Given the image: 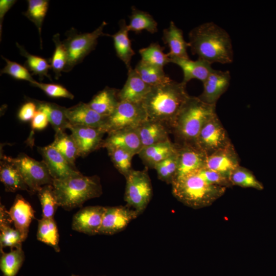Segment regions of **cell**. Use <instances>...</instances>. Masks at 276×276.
<instances>
[{
    "mask_svg": "<svg viewBox=\"0 0 276 276\" xmlns=\"http://www.w3.org/2000/svg\"><path fill=\"white\" fill-rule=\"evenodd\" d=\"M191 52L210 64L231 63L234 52L231 37L222 28L213 22L202 24L189 33Z\"/></svg>",
    "mask_w": 276,
    "mask_h": 276,
    "instance_id": "1",
    "label": "cell"
},
{
    "mask_svg": "<svg viewBox=\"0 0 276 276\" xmlns=\"http://www.w3.org/2000/svg\"><path fill=\"white\" fill-rule=\"evenodd\" d=\"M186 85L173 80L170 82L152 87L142 105L148 120L171 125L181 107L190 96Z\"/></svg>",
    "mask_w": 276,
    "mask_h": 276,
    "instance_id": "2",
    "label": "cell"
},
{
    "mask_svg": "<svg viewBox=\"0 0 276 276\" xmlns=\"http://www.w3.org/2000/svg\"><path fill=\"white\" fill-rule=\"evenodd\" d=\"M52 185L59 206L66 211L81 207L85 201L102 193L100 179L97 175L87 176L81 173L63 179H54Z\"/></svg>",
    "mask_w": 276,
    "mask_h": 276,
    "instance_id": "3",
    "label": "cell"
},
{
    "mask_svg": "<svg viewBox=\"0 0 276 276\" xmlns=\"http://www.w3.org/2000/svg\"><path fill=\"white\" fill-rule=\"evenodd\" d=\"M171 185L174 197L193 209L211 205L224 194L226 189L209 183L199 174L197 170L175 179Z\"/></svg>",
    "mask_w": 276,
    "mask_h": 276,
    "instance_id": "4",
    "label": "cell"
},
{
    "mask_svg": "<svg viewBox=\"0 0 276 276\" xmlns=\"http://www.w3.org/2000/svg\"><path fill=\"white\" fill-rule=\"evenodd\" d=\"M216 113V105L207 104L198 97L190 96L171 125L183 144L195 145L204 125Z\"/></svg>",
    "mask_w": 276,
    "mask_h": 276,
    "instance_id": "5",
    "label": "cell"
},
{
    "mask_svg": "<svg viewBox=\"0 0 276 276\" xmlns=\"http://www.w3.org/2000/svg\"><path fill=\"white\" fill-rule=\"evenodd\" d=\"M106 25L103 21L96 30L89 33H78L73 29L68 32L67 38L63 41L67 53V62L64 72L72 70L95 49L98 38L106 35L103 29Z\"/></svg>",
    "mask_w": 276,
    "mask_h": 276,
    "instance_id": "6",
    "label": "cell"
},
{
    "mask_svg": "<svg viewBox=\"0 0 276 276\" xmlns=\"http://www.w3.org/2000/svg\"><path fill=\"white\" fill-rule=\"evenodd\" d=\"M2 158L17 169L31 194L37 193L44 185L53 183V179L43 161L36 160L25 153H20L16 157L3 155Z\"/></svg>",
    "mask_w": 276,
    "mask_h": 276,
    "instance_id": "7",
    "label": "cell"
},
{
    "mask_svg": "<svg viewBox=\"0 0 276 276\" xmlns=\"http://www.w3.org/2000/svg\"><path fill=\"white\" fill-rule=\"evenodd\" d=\"M125 178L124 200L126 205L140 215L144 212L152 197L150 178L146 170H132Z\"/></svg>",
    "mask_w": 276,
    "mask_h": 276,
    "instance_id": "8",
    "label": "cell"
},
{
    "mask_svg": "<svg viewBox=\"0 0 276 276\" xmlns=\"http://www.w3.org/2000/svg\"><path fill=\"white\" fill-rule=\"evenodd\" d=\"M148 120L142 103L119 101L112 114L108 117L105 133L126 128H136Z\"/></svg>",
    "mask_w": 276,
    "mask_h": 276,
    "instance_id": "9",
    "label": "cell"
},
{
    "mask_svg": "<svg viewBox=\"0 0 276 276\" xmlns=\"http://www.w3.org/2000/svg\"><path fill=\"white\" fill-rule=\"evenodd\" d=\"M231 143L226 130L216 113L204 125L195 145L209 155Z\"/></svg>",
    "mask_w": 276,
    "mask_h": 276,
    "instance_id": "10",
    "label": "cell"
},
{
    "mask_svg": "<svg viewBox=\"0 0 276 276\" xmlns=\"http://www.w3.org/2000/svg\"><path fill=\"white\" fill-rule=\"evenodd\" d=\"M139 214L127 205L105 207L99 234L111 235L124 229Z\"/></svg>",
    "mask_w": 276,
    "mask_h": 276,
    "instance_id": "11",
    "label": "cell"
},
{
    "mask_svg": "<svg viewBox=\"0 0 276 276\" xmlns=\"http://www.w3.org/2000/svg\"><path fill=\"white\" fill-rule=\"evenodd\" d=\"M37 150L54 179H63L80 174L76 167L70 164L51 145L39 147Z\"/></svg>",
    "mask_w": 276,
    "mask_h": 276,
    "instance_id": "12",
    "label": "cell"
},
{
    "mask_svg": "<svg viewBox=\"0 0 276 276\" xmlns=\"http://www.w3.org/2000/svg\"><path fill=\"white\" fill-rule=\"evenodd\" d=\"M105 210L100 205L81 208L73 216L72 228L90 236L99 234Z\"/></svg>",
    "mask_w": 276,
    "mask_h": 276,
    "instance_id": "13",
    "label": "cell"
},
{
    "mask_svg": "<svg viewBox=\"0 0 276 276\" xmlns=\"http://www.w3.org/2000/svg\"><path fill=\"white\" fill-rule=\"evenodd\" d=\"M68 129L77 146L79 156L85 157L102 147V137L105 133L102 129L71 125Z\"/></svg>",
    "mask_w": 276,
    "mask_h": 276,
    "instance_id": "14",
    "label": "cell"
},
{
    "mask_svg": "<svg viewBox=\"0 0 276 276\" xmlns=\"http://www.w3.org/2000/svg\"><path fill=\"white\" fill-rule=\"evenodd\" d=\"M206 156L195 145L183 144L178 147L177 169L174 180L204 167Z\"/></svg>",
    "mask_w": 276,
    "mask_h": 276,
    "instance_id": "15",
    "label": "cell"
},
{
    "mask_svg": "<svg viewBox=\"0 0 276 276\" xmlns=\"http://www.w3.org/2000/svg\"><path fill=\"white\" fill-rule=\"evenodd\" d=\"M65 115L71 125L99 128L105 132L108 117L97 113L88 103L80 102L72 107L66 108Z\"/></svg>",
    "mask_w": 276,
    "mask_h": 276,
    "instance_id": "16",
    "label": "cell"
},
{
    "mask_svg": "<svg viewBox=\"0 0 276 276\" xmlns=\"http://www.w3.org/2000/svg\"><path fill=\"white\" fill-rule=\"evenodd\" d=\"M230 81L228 71L213 70L203 83V91L198 97L207 104L216 105L218 99L228 88Z\"/></svg>",
    "mask_w": 276,
    "mask_h": 276,
    "instance_id": "17",
    "label": "cell"
},
{
    "mask_svg": "<svg viewBox=\"0 0 276 276\" xmlns=\"http://www.w3.org/2000/svg\"><path fill=\"white\" fill-rule=\"evenodd\" d=\"M240 166L238 156L231 143L207 155L204 167L228 177L231 172Z\"/></svg>",
    "mask_w": 276,
    "mask_h": 276,
    "instance_id": "18",
    "label": "cell"
},
{
    "mask_svg": "<svg viewBox=\"0 0 276 276\" xmlns=\"http://www.w3.org/2000/svg\"><path fill=\"white\" fill-rule=\"evenodd\" d=\"M108 134V136L103 142L102 147L123 149L134 155L139 154L143 148L136 128L123 129Z\"/></svg>",
    "mask_w": 276,
    "mask_h": 276,
    "instance_id": "19",
    "label": "cell"
},
{
    "mask_svg": "<svg viewBox=\"0 0 276 276\" xmlns=\"http://www.w3.org/2000/svg\"><path fill=\"white\" fill-rule=\"evenodd\" d=\"M151 88L141 79L134 68L131 67L128 69L127 78L123 87L118 91L119 100L141 103Z\"/></svg>",
    "mask_w": 276,
    "mask_h": 276,
    "instance_id": "20",
    "label": "cell"
},
{
    "mask_svg": "<svg viewBox=\"0 0 276 276\" xmlns=\"http://www.w3.org/2000/svg\"><path fill=\"white\" fill-rule=\"evenodd\" d=\"M34 213L30 203L21 195L17 194L9 211V214L15 228L21 234L24 241L28 237Z\"/></svg>",
    "mask_w": 276,
    "mask_h": 276,
    "instance_id": "21",
    "label": "cell"
},
{
    "mask_svg": "<svg viewBox=\"0 0 276 276\" xmlns=\"http://www.w3.org/2000/svg\"><path fill=\"white\" fill-rule=\"evenodd\" d=\"M170 63L175 64L181 68L183 75L181 82L185 85L194 79L203 83L214 70L211 64L199 58L194 61L190 58H170Z\"/></svg>",
    "mask_w": 276,
    "mask_h": 276,
    "instance_id": "22",
    "label": "cell"
},
{
    "mask_svg": "<svg viewBox=\"0 0 276 276\" xmlns=\"http://www.w3.org/2000/svg\"><path fill=\"white\" fill-rule=\"evenodd\" d=\"M162 40L169 49L167 54L170 58H189L187 53L189 42L185 40L182 31L173 21L163 30Z\"/></svg>",
    "mask_w": 276,
    "mask_h": 276,
    "instance_id": "23",
    "label": "cell"
},
{
    "mask_svg": "<svg viewBox=\"0 0 276 276\" xmlns=\"http://www.w3.org/2000/svg\"><path fill=\"white\" fill-rule=\"evenodd\" d=\"M136 130L143 148L169 140L167 129L160 122L147 120Z\"/></svg>",
    "mask_w": 276,
    "mask_h": 276,
    "instance_id": "24",
    "label": "cell"
},
{
    "mask_svg": "<svg viewBox=\"0 0 276 276\" xmlns=\"http://www.w3.org/2000/svg\"><path fill=\"white\" fill-rule=\"evenodd\" d=\"M178 147L170 140L143 147L139 155L147 166L153 168L158 163L177 152Z\"/></svg>",
    "mask_w": 276,
    "mask_h": 276,
    "instance_id": "25",
    "label": "cell"
},
{
    "mask_svg": "<svg viewBox=\"0 0 276 276\" xmlns=\"http://www.w3.org/2000/svg\"><path fill=\"white\" fill-rule=\"evenodd\" d=\"M119 27V31L110 36L113 39L117 56L125 64L128 70L131 67V60L135 52L131 47L128 37L129 31L124 19L120 21Z\"/></svg>",
    "mask_w": 276,
    "mask_h": 276,
    "instance_id": "26",
    "label": "cell"
},
{
    "mask_svg": "<svg viewBox=\"0 0 276 276\" xmlns=\"http://www.w3.org/2000/svg\"><path fill=\"white\" fill-rule=\"evenodd\" d=\"M119 90L106 87L95 95L88 104L100 115L108 117L114 112L119 102Z\"/></svg>",
    "mask_w": 276,
    "mask_h": 276,
    "instance_id": "27",
    "label": "cell"
},
{
    "mask_svg": "<svg viewBox=\"0 0 276 276\" xmlns=\"http://www.w3.org/2000/svg\"><path fill=\"white\" fill-rule=\"evenodd\" d=\"M37 106V110L44 112L48 116L55 132L65 131L71 125L66 115L65 107L57 104L46 101H34Z\"/></svg>",
    "mask_w": 276,
    "mask_h": 276,
    "instance_id": "28",
    "label": "cell"
},
{
    "mask_svg": "<svg viewBox=\"0 0 276 276\" xmlns=\"http://www.w3.org/2000/svg\"><path fill=\"white\" fill-rule=\"evenodd\" d=\"M0 180L6 192H15L22 190L29 193V189L17 169L4 159L1 161Z\"/></svg>",
    "mask_w": 276,
    "mask_h": 276,
    "instance_id": "29",
    "label": "cell"
},
{
    "mask_svg": "<svg viewBox=\"0 0 276 276\" xmlns=\"http://www.w3.org/2000/svg\"><path fill=\"white\" fill-rule=\"evenodd\" d=\"M12 221L9 216L0 217V250L9 247L11 249L22 248L24 242L21 235L15 228L11 227Z\"/></svg>",
    "mask_w": 276,
    "mask_h": 276,
    "instance_id": "30",
    "label": "cell"
},
{
    "mask_svg": "<svg viewBox=\"0 0 276 276\" xmlns=\"http://www.w3.org/2000/svg\"><path fill=\"white\" fill-rule=\"evenodd\" d=\"M157 26V22L149 13L132 7L129 22L127 25L129 31L138 34L146 30L154 34L158 31Z\"/></svg>",
    "mask_w": 276,
    "mask_h": 276,
    "instance_id": "31",
    "label": "cell"
},
{
    "mask_svg": "<svg viewBox=\"0 0 276 276\" xmlns=\"http://www.w3.org/2000/svg\"><path fill=\"white\" fill-rule=\"evenodd\" d=\"M141 79L151 87L170 82L163 68L146 63L140 60L134 68Z\"/></svg>",
    "mask_w": 276,
    "mask_h": 276,
    "instance_id": "32",
    "label": "cell"
},
{
    "mask_svg": "<svg viewBox=\"0 0 276 276\" xmlns=\"http://www.w3.org/2000/svg\"><path fill=\"white\" fill-rule=\"evenodd\" d=\"M36 236L38 240L51 246L56 251H60L58 228L54 218L42 217L38 220Z\"/></svg>",
    "mask_w": 276,
    "mask_h": 276,
    "instance_id": "33",
    "label": "cell"
},
{
    "mask_svg": "<svg viewBox=\"0 0 276 276\" xmlns=\"http://www.w3.org/2000/svg\"><path fill=\"white\" fill-rule=\"evenodd\" d=\"M51 145L75 166L76 159L79 155L76 144L71 134L65 131L55 132L54 140Z\"/></svg>",
    "mask_w": 276,
    "mask_h": 276,
    "instance_id": "34",
    "label": "cell"
},
{
    "mask_svg": "<svg viewBox=\"0 0 276 276\" xmlns=\"http://www.w3.org/2000/svg\"><path fill=\"white\" fill-rule=\"evenodd\" d=\"M0 269L3 276H16L25 260L22 248L11 249L9 252L1 251Z\"/></svg>",
    "mask_w": 276,
    "mask_h": 276,
    "instance_id": "35",
    "label": "cell"
},
{
    "mask_svg": "<svg viewBox=\"0 0 276 276\" xmlns=\"http://www.w3.org/2000/svg\"><path fill=\"white\" fill-rule=\"evenodd\" d=\"M164 48L157 42H152L148 47L141 49L139 52L143 62L163 68L170 63V58L164 52Z\"/></svg>",
    "mask_w": 276,
    "mask_h": 276,
    "instance_id": "36",
    "label": "cell"
},
{
    "mask_svg": "<svg viewBox=\"0 0 276 276\" xmlns=\"http://www.w3.org/2000/svg\"><path fill=\"white\" fill-rule=\"evenodd\" d=\"M228 178L232 186H237L258 190H262L264 188L262 183L249 170L241 166L231 172Z\"/></svg>",
    "mask_w": 276,
    "mask_h": 276,
    "instance_id": "37",
    "label": "cell"
},
{
    "mask_svg": "<svg viewBox=\"0 0 276 276\" xmlns=\"http://www.w3.org/2000/svg\"><path fill=\"white\" fill-rule=\"evenodd\" d=\"M37 193L41 206L42 217L54 218L56 211L59 206L53 185H46L41 187Z\"/></svg>",
    "mask_w": 276,
    "mask_h": 276,
    "instance_id": "38",
    "label": "cell"
},
{
    "mask_svg": "<svg viewBox=\"0 0 276 276\" xmlns=\"http://www.w3.org/2000/svg\"><path fill=\"white\" fill-rule=\"evenodd\" d=\"M49 1L28 0V8L24 15L37 27L40 36L41 47L42 44L41 31L43 22L49 7Z\"/></svg>",
    "mask_w": 276,
    "mask_h": 276,
    "instance_id": "39",
    "label": "cell"
},
{
    "mask_svg": "<svg viewBox=\"0 0 276 276\" xmlns=\"http://www.w3.org/2000/svg\"><path fill=\"white\" fill-rule=\"evenodd\" d=\"M16 45L20 54L26 59V66L33 74L38 75L41 78L44 76L50 78L48 72L51 66L45 59L30 54L18 43H16Z\"/></svg>",
    "mask_w": 276,
    "mask_h": 276,
    "instance_id": "40",
    "label": "cell"
},
{
    "mask_svg": "<svg viewBox=\"0 0 276 276\" xmlns=\"http://www.w3.org/2000/svg\"><path fill=\"white\" fill-rule=\"evenodd\" d=\"M55 48L51 60V69L56 79L61 75L67 62V53L63 41L60 40V34H55L53 37Z\"/></svg>",
    "mask_w": 276,
    "mask_h": 276,
    "instance_id": "41",
    "label": "cell"
},
{
    "mask_svg": "<svg viewBox=\"0 0 276 276\" xmlns=\"http://www.w3.org/2000/svg\"><path fill=\"white\" fill-rule=\"evenodd\" d=\"M107 150L113 165L125 177L132 170L131 160L134 155L118 148H108Z\"/></svg>",
    "mask_w": 276,
    "mask_h": 276,
    "instance_id": "42",
    "label": "cell"
},
{
    "mask_svg": "<svg viewBox=\"0 0 276 276\" xmlns=\"http://www.w3.org/2000/svg\"><path fill=\"white\" fill-rule=\"evenodd\" d=\"M154 168L160 180L172 184L177 172V152L156 164Z\"/></svg>",
    "mask_w": 276,
    "mask_h": 276,
    "instance_id": "43",
    "label": "cell"
},
{
    "mask_svg": "<svg viewBox=\"0 0 276 276\" xmlns=\"http://www.w3.org/2000/svg\"><path fill=\"white\" fill-rule=\"evenodd\" d=\"M2 57L6 61V64L1 70V75L7 74L15 79L27 81L31 84L35 81L26 67L16 62L9 60L3 56Z\"/></svg>",
    "mask_w": 276,
    "mask_h": 276,
    "instance_id": "44",
    "label": "cell"
},
{
    "mask_svg": "<svg viewBox=\"0 0 276 276\" xmlns=\"http://www.w3.org/2000/svg\"><path fill=\"white\" fill-rule=\"evenodd\" d=\"M32 85L38 87L52 98L73 99L74 96L64 86L57 84L44 83L35 81Z\"/></svg>",
    "mask_w": 276,
    "mask_h": 276,
    "instance_id": "45",
    "label": "cell"
},
{
    "mask_svg": "<svg viewBox=\"0 0 276 276\" xmlns=\"http://www.w3.org/2000/svg\"><path fill=\"white\" fill-rule=\"evenodd\" d=\"M197 172L209 183L226 188L232 186L228 177L218 172L205 167L197 170Z\"/></svg>",
    "mask_w": 276,
    "mask_h": 276,
    "instance_id": "46",
    "label": "cell"
},
{
    "mask_svg": "<svg viewBox=\"0 0 276 276\" xmlns=\"http://www.w3.org/2000/svg\"><path fill=\"white\" fill-rule=\"evenodd\" d=\"M37 111V106L34 102L25 103L20 108L18 113V119L22 122H28L33 118Z\"/></svg>",
    "mask_w": 276,
    "mask_h": 276,
    "instance_id": "47",
    "label": "cell"
},
{
    "mask_svg": "<svg viewBox=\"0 0 276 276\" xmlns=\"http://www.w3.org/2000/svg\"><path fill=\"white\" fill-rule=\"evenodd\" d=\"M49 123L47 115L41 111L37 110L31 120L32 130H42L44 129Z\"/></svg>",
    "mask_w": 276,
    "mask_h": 276,
    "instance_id": "48",
    "label": "cell"
},
{
    "mask_svg": "<svg viewBox=\"0 0 276 276\" xmlns=\"http://www.w3.org/2000/svg\"><path fill=\"white\" fill-rule=\"evenodd\" d=\"M14 0H1L0 1V37L1 40L3 22L4 16L10 8L15 3Z\"/></svg>",
    "mask_w": 276,
    "mask_h": 276,
    "instance_id": "49",
    "label": "cell"
}]
</instances>
